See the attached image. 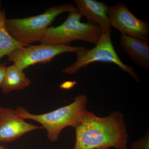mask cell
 Segmentation results:
<instances>
[{"instance_id": "cell-5", "label": "cell", "mask_w": 149, "mask_h": 149, "mask_svg": "<svg viewBox=\"0 0 149 149\" xmlns=\"http://www.w3.org/2000/svg\"><path fill=\"white\" fill-rule=\"evenodd\" d=\"M111 34V29L106 33H102L100 40L94 48L87 49L83 47L81 49L76 52L75 53L77 57L75 61L63 70L61 72L73 74L93 63H110L117 65L137 82H140L139 75L133 68L123 63L118 56L112 42Z\"/></svg>"}, {"instance_id": "cell-7", "label": "cell", "mask_w": 149, "mask_h": 149, "mask_svg": "<svg viewBox=\"0 0 149 149\" xmlns=\"http://www.w3.org/2000/svg\"><path fill=\"white\" fill-rule=\"evenodd\" d=\"M108 15L110 27L121 34L149 42L148 22L138 18L124 3L119 2L109 6Z\"/></svg>"}, {"instance_id": "cell-15", "label": "cell", "mask_w": 149, "mask_h": 149, "mask_svg": "<svg viewBox=\"0 0 149 149\" xmlns=\"http://www.w3.org/2000/svg\"><path fill=\"white\" fill-rule=\"evenodd\" d=\"M68 84H67V82L63 83V84L61 85L60 86L61 88H64V89H69L70 88H72V86L74 85V83L73 82H68Z\"/></svg>"}, {"instance_id": "cell-8", "label": "cell", "mask_w": 149, "mask_h": 149, "mask_svg": "<svg viewBox=\"0 0 149 149\" xmlns=\"http://www.w3.org/2000/svg\"><path fill=\"white\" fill-rule=\"evenodd\" d=\"M42 128V126L26 122L15 110L0 107V142H13L26 133Z\"/></svg>"}, {"instance_id": "cell-2", "label": "cell", "mask_w": 149, "mask_h": 149, "mask_svg": "<svg viewBox=\"0 0 149 149\" xmlns=\"http://www.w3.org/2000/svg\"><path fill=\"white\" fill-rule=\"evenodd\" d=\"M72 103L61 107L49 112L41 114L30 113L22 107L15 109L19 116L24 119H29L39 123L47 132L51 142H56L63 129L69 126L77 128L82 122L87 110V96L80 95L73 99Z\"/></svg>"}, {"instance_id": "cell-12", "label": "cell", "mask_w": 149, "mask_h": 149, "mask_svg": "<svg viewBox=\"0 0 149 149\" xmlns=\"http://www.w3.org/2000/svg\"><path fill=\"white\" fill-rule=\"evenodd\" d=\"M6 20V13L2 10L0 1V59L17 48L24 47L15 40L8 32Z\"/></svg>"}, {"instance_id": "cell-16", "label": "cell", "mask_w": 149, "mask_h": 149, "mask_svg": "<svg viewBox=\"0 0 149 149\" xmlns=\"http://www.w3.org/2000/svg\"><path fill=\"white\" fill-rule=\"evenodd\" d=\"M0 149H7L5 147L0 146Z\"/></svg>"}, {"instance_id": "cell-6", "label": "cell", "mask_w": 149, "mask_h": 149, "mask_svg": "<svg viewBox=\"0 0 149 149\" xmlns=\"http://www.w3.org/2000/svg\"><path fill=\"white\" fill-rule=\"evenodd\" d=\"M83 47H73L69 45H47L22 47L13 51L7 56L9 61L19 69L23 70L37 63H46L56 56L65 53H75Z\"/></svg>"}, {"instance_id": "cell-14", "label": "cell", "mask_w": 149, "mask_h": 149, "mask_svg": "<svg viewBox=\"0 0 149 149\" xmlns=\"http://www.w3.org/2000/svg\"><path fill=\"white\" fill-rule=\"evenodd\" d=\"M6 68V67L5 65L0 63V88H1L2 86Z\"/></svg>"}, {"instance_id": "cell-10", "label": "cell", "mask_w": 149, "mask_h": 149, "mask_svg": "<svg viewBox=\"0 0 149 149\" xmlns=\"http://www.w3.org/2000/svg\"><path fill=\"white\" fill-rule=\"evenodd\" d=\"M120 45L135 64L149 70V42L121 34Z\"/></svg>"}, {"instance_id": "cell-17", "label": "cell", "mask_w": 149, "mask_h": 149, "mask_svg": "<svg viewBox=\"0 0 149 149\" xmlns=\"http://www.w3.org/2000/svg\"><path fill=\"white\" fill-rule=\"evenodd\" d=\"M107 149L106 148H100V149Z\"/></svg>"}, {"instance_id": "cell-13", "label": "cell", "mask_w": 149, "mask_h": 149, "mask_svg": "<svg viewBox=\"0 0 149 149\" xmlns=\"http://www.w3.org/2000/svg\"><path fill=\"white\" fill-rule=\"evenodd\" d=\"M130 149H149V131L145 137L131 144Z\"/></svg>"}, {"instance_id": "cell-4", "label": "cell", "mask_w": 149, "mask_h": 149, "mask_svg": "<svg viewBox=\"0 0 149 149\" xmlns=\"http://www.w3.org/2000/svg\"><path fill=\"white\" fill-rule=\"evenodd\" d=\"M83 16L77 12H71L65 21L57 27H49L40 44L69 45L72 41L81 40L96 45L102 35L98 25L82 22Z\"/></svg>"}, {"instance_id": "cell-3", "label": "cell", "mask_w": 149, "mask_h": 149, "mask_svg": "<svg viewBox=\"0 0 149 149\" xmlns=\"http://www.w3.org/2000/svg\"><path fill=\"white\" fill-rule=\"evenodd\" d=\"M77 12L72 4L60 5L47 9L39 15L22 18L6 19L8 32L15 40L24 47L41 42L47 29L56 17L64 13Z\"/></svg>"}, {"instance_id": "cell-11", "label": "cell", "mask_w": 149, "mask_h": 149, "mask_svg": "<svg viewBox=\"0 0 149 149\" xmlns=\"http://www.w3.org/2000/svg\"><path fill=\"white\" fill-rule=\"evenodd\" d=\"M31 83V81L26 77L23 70L13 64L6 68L1 89L3 94L6 95L13 91L25 89Z\"/></svg>"}, {"instance_id": "cell-1", "label": "cell", "mask_w": 149, "mask_h": 149, "mask_svg": "<svg viewBox=\"0 0 149 149\" xmlns=\"http://www.w3.org/2000/svg\"><path fill=\"white\" fill-rule=\"evenodd\" d=\"M75 129L73 149H127L128 136L123 115L120 111L100 117L87 110Z\"/></svg>"}, {"instance_id": "cell-9", "label": "cell", "mask_w": 149, "mask_h": 149, "mask_svg": "<svg viewBox=\"0 0 149 149\" xmlns=\"http://www.w3.org/2000/svg\"><path fill=\"white\" fill-rule=\"evenodd\" d=\"M74 3L77 12L85 17L88 23L98 25L102 33L111 29L108 15L109 6L105 3L95 0H74Z\"/></svg>"}]
</instances>
